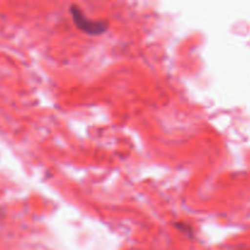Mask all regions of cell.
Segmentation results:
<instances>
[{
  "instance_id": "obj_1",
  "label": "cell",
  "mask_w": 250,
  "mask_h": 250,
  "mask_svg": "<svg viewBox=\"0 0 250 250\" xmlns=\"http://www.w3.org/2000/svg\"><path fill=\"white\" fill-rule=\"evenodd\" d=\"M70 10L75 24L77 26V28H80L81 31L84 32V33L89 34V36H99V34L107 31L106 21H103V20H100V21H94V20L92 19H88L84 15V12H83L80 7L76 6V5H72Z\"/></svg>"
}]
</instances>
